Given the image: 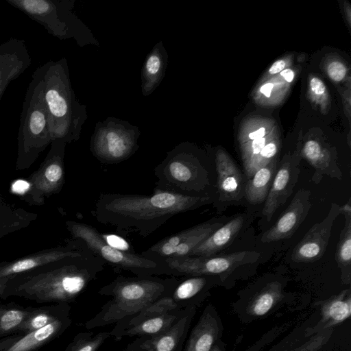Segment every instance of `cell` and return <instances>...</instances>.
I'll return each mask as SVG.
<instances>
[{
  "mask_svg": "<svg viewBox=\"0 0 351 351\" xmlns=\"http://www.w3.org/2000/svg\"><path fill=\"white\" fill-rule=\"evenodd\" d=\"M213 202L210 196L191 197L154 189L152 195L101 193L93 210L98 222L120 232L152 234L173 216Z\"/></svg>",
  "mask_w": 351,
  "mask_h": 351,
  "instance_id": "6da1fadb",
  "label": "cell"
},
{
  "mask_svg": "<svg viewBox=\"0 0 351 351\" xmlns=\"http://www.w3.org/2000/svg\"><path fill=\"white\" fill-rule=\"evenodd\" d=\"M178 282L174 277L119 276L99 290V295L110 299L86 322L84 327L90 330L115 324L169 295Z\"/></svg>",
  "mask_w": 351,
  "mask_h": 351,
  "instance_id": "7a4b0ae2",
  "label": "cell"
},
{
  "mask_svg": "<svg viewBox=\"0 0 351 351\" xmlns=\"http://www.w3.org/2000/svg\"><path fill=\"white\" fill-rule=\"evenodd\" d=\"M39 69L52 141H77L87 114L86 106L76 99L73 90L66 59L49 60L39 66Z\"/></svg>",
  "mask_w": 351,
  "mask_h": 351,
  "instance_id": "3957f363",
  "label": "cell"
},
{
  "mask_svg": "<svg viewBox=\"0 0 351 351\" xmlns=\"http://www.w3.org/2000/svg\"><path fill=\"white\" fill-rule=\"evenodd\" d=\"M154 189L191 196H210L211 171L202 153L183 142L167 153L155 167Z\"/></svg>",
  "mask_w": 351,
  "mask_h": 351,
  "instance_id": "277c9868",
  "label": "cell"
},
{
  "mask_svg": "<svg viewBox=\"0 0 351 351\" xmlns=\"http://www.w3.org/2000/svg\"><path fill=\"white\" fill-rule=\"evenodd\" d=\"M60 40L73 38L81 47L98 45L91 32L73 13V0H6Z\"/></svg>",
  "mask_w": 351,
  "mask_h": 351,
  "instance_id": "5b68a950",
  "label": "cell"
},
{
  "mask_svg": "<svg viewBox=\"0 0 351 351\" xmlns=\"http://www.w3.org/2000/svg\"><path fill=\"white\" fill-rule=\"evenodd\" d=\"M106 263L91 252L76 263L25 288L29 296L38 301L68 302L75 300L103 271Z\"/></svg>",
  "mask_w": 351,
  "mask_h": 351,
  "instance_id": "8992f818",
  "label": "cell"
},
{
  "mask_svg": "<svg viewBox=\"0 0 351 351\" xmlns=\"http://www.w3.org/2000/svg\"><path fill=\"white\" fill-rule=\"evenodd\" d=\"M259 257L254 251H240L224 255L168 258L163 262L169 276H213L220 279L223 287H231L237 280L252 272L250 269Z\"/></svg>",
  "mask_w": 351,
  "mask_h": 351,
  "instance_id": "52a82bcc",
  "label": "cell"
},
{
  "mask_svg": "<svg viewBox=\"0 0 351 351\" xmlns=\"http://www.w3.org/2000/svg\"><path fill=\"white\" fill-rule=\"evenodd\" d=\"M70 229L85 247L106 264L130 271L136 276H169V270L164 262L117 248L108 243L98 230L90 225L73 222Z\"/></svg>",
  "mask_w": 351,
  "mask_h": 351,
  "instance_id": "ba28073f",
  "label": "cell"
},
{
  "mask_svg": "<svg viewBox=\"0 0 351 351\" xmlns=\"http://www.w3.org/2000/svg\"><path fill=\"white\" fill-rule=\"evenodd\" d=\"M140 134L138 127L124 120L108 117L95 125L90 149L100 162L119 163L136 152Z\"/></svg>",
  "mask_w": 351,
  "mask_h": 351,
  "instance_id": "9c48e42d",
  "label": "cell"
},
{
  "mask_svg": "<svg viewBox=\"0 0 351 351\" xmlns=\"http://www.w3.org/2000/svg\"><path fill=\"white\" fill-rule=\"evenodd\" d=\"M19 141L27 150L40 149L52 141L39 66L32 74L24 98L20 117Z\"/></svg>",
  "mask_w": 351,
  "mask_h": 351,
  "instance_id": "30bf717a",
  "label": "cell"
},
{
  "mask_svg": "<svg viewBox=\"0 0 351 351\" xmlns=\"http://www.w3.org/2000/svg\"><path fill=\"white\" fill-rule=\"evenodd\" d=\"M285 280L280 276H263L242 290L234 310L244 323L263 318L275 311L285 299Z\"/></svg>",
  "mask_w": 351,
  "mask_h": 351,
  "instance_id": "8fae6325",
  "label": "cell"
},
{
  "mask_svg": "<svg viewBox=\"0 0 351 351\" xmlns=\"http://www.w3.org/2000/svg\"><path fill=\"white\" fill-rule=\"evenodd\" d=\"M173 291L147 306L148 313L157 316L189 307H199L216 286H223L220 279L213 276H184Z\"/></svg>",
  "mask_w": 351,
  "mask_h": 351,
  "instance_id": "7c38bea8",
  "label": "cell"
},
{
  "mask_svg": "<svg viewBox=\"0 0 351 351\" xmlns=\"http://www.w3.org/2000/svg\"><path fill=\"white\" fill-rule=\"evenodd\" d=\"M224 223L212 218L169 236L141 254L148 258L163 262L168 258L190 256L193 250Z\"/></svg>",
  "mask_w": 351,
  "mask_h": 351,
  "instance_id": "4fadbf2b",
  "label": "cell"
},
{
  "mask_svg": "<svg viewBox=\"0 0 351 351\" xmlns=\"http://www.w3.org/2000/svg\"><path fill=\"white\" fill-rule=\"evenodd\" d=\"M340 214V206L332 203L326 217L314 224L291 253V260L295 263H312L318 261L325 253L333 223Z\"/></svg>",
  "mask_w": 351,
  "mask_h": 351,
  "instance_id": "5bb4252c",
  "label": "cell"
},
{
  "mask_svg": "<svg viewBox=\"0 0 351 351\" xmlns=\"http://www.w3.org/2000/svg\"><path fill=\"white\" fill-rule=\"evenodd\" d=\"M300 157L286 156L277 167L273 182L265 201L263 215L270 221L278 210L292 194L300 173Z\"/></svg>",
  "mask_w": 351,
  "mask_h": 351,
  "instance_id": "9a60e30c",
  "label": "cell"
},
{
  "mask_svg": "<svg viewBox=\"0 0 351 351\" xmlns=\"http://www.w3.org/2000/svg\"><path fill=\"white\" fill-rule=\"evenodd\" d=\"M197 308H192L165 332L137 337L123 351H181Z\"/></svg>",
  "mask_w": 351,
  "mask_h": 351,
  "instance_id": "2e32d148",
  "label": "cell"
},
{
  "mask_svg": "<svg viewBox=\"0 0 351 351\" xmlns=\"http://www.w3.org/2000/svg\"><path fill=\"white\" fill-rule=\"evenodd\" d=\"M311 191L300 189L276 222L261 237L263 243H271L288 239L298 230L307 217L312 206Z\"/></svg>",
  "mask_w": 351,
  "mask_h": 351,
  "instance_id": "e0dca14e",
  "label": "cell"
},
{
  "mask_svg": "<svg viewBox=\"0 0 351 351\" xmlns=\"http://www.w3.org/2000/svg\"><path fill=\"white\" fill-rule=\"evenodd\" d=\"M215 168L217 200L226 206L236 204L245 193L246 182L241 171L231 158L222 151L216 154Z\"/></svg>",
  "mask_w": 351,
  "mask_h": 351,
  "instance_id": "ac0fdd59",
  "label": "cell"
},
{
  "mask_svg": "<svg viewBox=\"0 0 351 351\" xmlns=\"http://www.w3.org/2000/svg\"><path fill=\"white\" fill-rule=\"evenodd\" d=\"M31 63L23 39L10 38L0 45V102L9 84L23 73Z\"/></svg>",
  "mask_w": 351,
  "mask_h": 351,
  "instance_id": "d6986e66",
  "label": "cell"
},
{
  "mask_svg": "<svg viewBox=\"0 0 351 351\" xmlns=\"http://www.w3.org/2000/svg\"><path fill=\"white\" fill-rule=\"evenodd\" d=\"M223 328L217 309L208 304L191 330L184 351H211L220 340Z\"/></svg>",
  "mask_w": 351,
  "mask_h": 351,
  "instance_id": "ffe728a7",
  "label": "cell"
},
{
  "mask_svg": "<svg viewBox=\"0 0 351 351\" xmlns=\"http://www.w3.org/2000/svg\"><path fill=\"white\" fill-rule=\"evenodd\" d=\"M350 315L351 293L350 289H347L320 303V319L315 325L306 330L305 337L333 329L348 319Z\"/></svg>",
  "mask_w": 351,
  "mask_h": 351,
  "instance_id": "44dd1931",
  "label": "cell"
},
{
  "mask_svg": "<svg viewBox=\"0 0 351 351\" xmlns=\"http://www.w3.org/2000/svg\"><path fill=\"white\" fill-rule=\"evenodd\" d=\"M247 215L241 213L223 223L199 244L190 256H210L230 245L247 224Z\"/></svg>",
  "mask_w": 351,
  "mask_h": 351,
  "instance_id": "7402d4cb",
  "label": "cell"
},
{
  "mask_svg": "<svg viewBox=\"0 0 351 351\" xmlns=\"http://www.w3.org/2000/svg\"><path fill=\"white\" fill-rule=\"evenodd\" d=\"M303 156L314 168L312 181L319 184L324 176L341 180L343 173L337 164L334 154L319 141L307 140L301 151Z\"/></svg>",
  "mask_w": 351,
  "mask_h": 351,
  "instance_id": "603a6c76",
  "label": "cell"
},
{
  "mask_svg": "<svg viewBox=\"0 0 351 351\" xmlns=\"http://www.w3.org/2000/svg\"><path fill=\"white\" fill-rule=\"evenodd\" d=\"M168 64V53L162 42L156 43L147 56L141 72V92L152 94L164 78Z\"/></svg>",
  "mask_w": 351,
  "mask_h": 351,
  "instance_id": "cb8c5ba5",
  "label": "cell"
},
{
  "mask_svg": "<svg viewBox=\"0 0 351 351\" xmlns=\"http://www.w3.org/2000/svg\"><path fill=\"white\" fill-rule=\"evenodd\" d=\"M193 308L195 306L146 319L121 332L115 340L119 341L126 337H152L162 333L171 328Z\"/></svg>",
  "mask_w": 351,
  "mask_h": 351,
  "instance_id": "d4e9b609",
  "label": "cell"
},
{
  "mask_svg": "<svg viewBox=\"0 0 351 351\" xmlns=\"http://www.w3.org/2000/svg\"><path fill=\"white\" fill-rule=\"evenodd\" d=\"M70 324L69 316L59 318L41 328L27 332L5 351H32L62 332Z\"/></svg>",
  "mask_w": 351,
  "mask_h": 351,
  "instance_id": "484cf974",
  "label": "cell"
},
{
  "mask_svg": "<svg viewBox=\"0 0 351 351\" xmlns=\"http://www.w3.org/2000/svg\"><path fill=\"white\" fill-rule=\"evenodd\" d=\"M277 170L276 160L274 159L266 165L257 169L247 179L245 186L244 197L253 205L265 201Z\"/></svg>",
  "mask_w": 351,
  "mask_h": 351,
  "instance_id": "4316f807",
  "label": "cell"
},
{
  "mask_svg": "<svg viewBox=\"0 0 351 351\" xmlns=\"http://www.w3.org/2000/svg\"><path fill=\"white\" fill-rule=\"evenodd\" d=\"M346 221L337 242L335 260L341 272V279L344 284L351 282V217Z\"/></svg>",
  "mask_w": 351,
  "mask_h": 351,
  "instance_id": "83f0119b",
  "label": "cell"
},
{
  "mask_svg": "<svg viewBox=\"0 0 351 351\" xmlns=\"http://www.w3.org/2000/svg\"><path fill=\"white\" fill-rule=\"evenodd\" d=\"M69 306L67 304L63 306L55 313L48 310L38 309L32 312L29 311L23 322L19 325L17 330L29 332L41 328L55 320L69 316Z\"/></svg>",
  "mask_w": 351,
  "mask_h": 351,
  "instance_id": "f1b7e54d",
  "label": "cell"
},
{
  "mask_svg": "<svg viewBox=\"0 0 351 351\" xmlns=\"http://www.w3.org/2000/svg\"><path fill=\"white\" fill-rule=\"evenodd\" d=\"M110 337V331L97 333L93 332H80L75 337L65 351H97Z\"/></svg>",
  "mask_w": 351,
  "mask_h": 351,
  "instance_id": "f546056e",
  "label": "cell"
},
{
  "mask_svg": "<svg viewBox=\"0 0 351 351\" xmlns=\"http://www.w3.org/2000/svg\"><path fill=\"white\" fill-rule=\"evenodd\" d=\"M29 311L16 308H0V336L17 330Z\"/></svg>",
  "mask_w": 351,
  "mask_h": 351,
  "instance_id": "4dcf8cb0",
  "label": "cell"
},
{
  "mask_svg": "<svg viewBox=\"0 0 351 351\" xmlns=\"http://www.w3.org/2000/svg\"><path fill=\"white\" fill-rule=\"evenodd\" d=\"M333 329H328L314 335L306 337V339L298 346H293L286 351H319L329 341Z\"/></svg>",
  "mask_w": 351,
  "mask_h": 351,
  "instance_id": "1f68e13d",
  "label": "cell"
},
{
  "mask_svg": "<svg viewBox=\"0 0 351 351\" xmlns=\"http://www.w3.org/2000/svg\"><path fill=\"white\" fill-rule=\"evenodd\" d=\"M346 72L345 65L339 61H333L327 67L328 75L334 82L342 81L346 77Z\"/></svg>",
  "mask_w": 351,
  "mask_h": 351,
  "instance_id": "d6a6232c",
  "label": "cell"
},
{
  "mask_svg": "<svg viewBox=\"0 0 351 351\" xmlns=\"http://www.w3.org/2000/svg\"><path fill=\"white\" fill-rule=\"evenodd\" d=\"M53 162L49 165L45 171V177L51 182H58L62 178V167L59 162Z\"/></svg>",
  "mask_w": 351,
  "mask_h": 351,
  "instance_id": "836d02e7",
  "label": "cell"
},
{
  "mask_svg": "<svg viewBox=\"0 0 351 351\" xmlns=\"http://www.w3.org/2000/svg\"><path fill=\"white\" fill-rule=\"evenodd\" d=\"M310 88L312 93L316 96L323 95L326 92V86L323 81L316 77L310 80Z\"/></svg>",
  "mask_w": 351,
  "mask_h": 351,
  "instance_id": "e575fe53",
  "label": "cell"
},
{
  "mask_svg": "<svg viewBox=\"0 0 351 351\" xmlns=\"http://www.w3.org/2000/svg\"><path fill=\"white\" fill-rule=\"evenodd\" d=\"M29 188V184L22 180H16L12 186V189L14 193L23 194L25 193Z\"/></svg>",
  "mask_w": 351,
  "mask_h": 351,
  "instance_id": "d590c367",
  "label": "cell"
},
{
  "mask_svg": "<svg viewBox=\"0 0 351 351\" xmlns=\"http://www.w3.org/2000/svg\"><path fill=\"white\" fill-rule=\"evenodd\" d=\"M286 66V62L283 60H278L276 61L269 68V73L270 74H276L284 70Z\"/></svg>",
  "mask_w": 351,
  "mask_h": 351,
  "instance_id": "8d00e7d4",
  "label": "cell"
},
{
  "mask_svg": "<svg viewBox=\"0 0 351 351\" xmlns=\"http://www.w3.org/2000/svg\"><path fill=\"white\" fill-rule=\"evenodd\" d=\"M265 134H266V130H265V128H260L259 129L250 132L248 134V138L250 140L252 141L256 138L264 137Z\"/></svg>",
  "mask_w": 351,
  "mask_h": 351,
  "instance_id": "74e56055",
  "label": "cell"
},
{
  "mask_svg": "<svg viewBox=\"0 0 351 351\" xmlns=\"http://www.w3.org/2000/svg\"><path fill=\"white\" fill-rule=\"evenodd\" d=\"M350 198L343 206H340V214H343L345 218L351 217Z\"/></svg>",
  "mask_w": 351,
  "mask_h": 351,
  "instance_id": "f35d334b",
  "label": "cell"
},
{
  "mask_svg": "<svg viewBox=\"0 0 351 351\" xmlns=\"http://www.w3.org/2000/svg\"><path fill=\"white\" fill-rule=\"evenodd\" d=\"M274 88V84L267 82L260 88V92L267 97H269Z\"/></svg>",
  "mask_w": 351,
  "mask_h": 351,
  "instance_id": "ab89813d",
  "label": "cell"
},
{
  "mask_svg": "<svg viewBox=\"0 0 351 351\" xmlns=\"http://www.w3.org/2000/svg\"><path fill=\"white\" fill-rule=\"evenodd\" d=\"M280 75L287 82H291L294 78L295 73L291 69H285L280 72Z\"/></svg>",
  "mask_w": 351,
  "mask_h": 351,
  "instance_id": "60d3db41",
  "label": "cell"
},
{
  "mask_svg": "<svg viewBox=\"0 0 351 351\" xmlns=\"http://www.w3.org/2000/svg\"><path fill=\"white\" fill-rule=\"evenodd\" d=\"M211 351H226V346L220 339L216 343Z\"/></svg>",
  "mask_w": 351,
  "mask_h": 351,
  "instance_id": "b9f144b4",
  "label": "cell"
}]
</instances>
